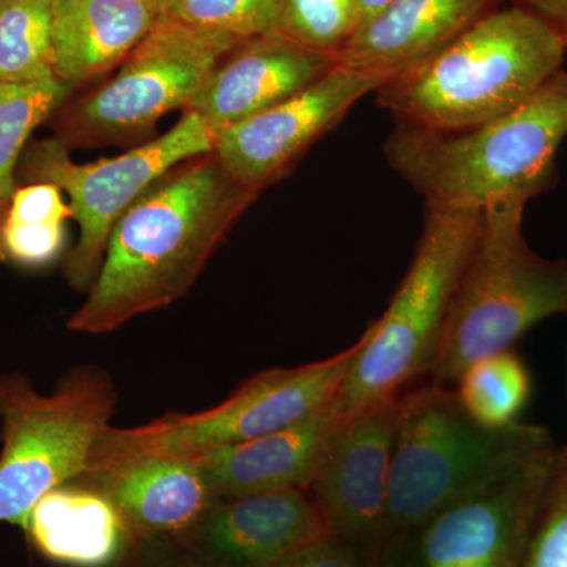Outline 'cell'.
Returning a JSON list of instances; mask_svg holds the SVG:
<instances>
[{
  "label": "cell",
  "mask_w": 567,
  "mask_h": 567,
  "mask_svg": "<svg viewBox=\"0 0 567 567\" xmlns=\"http://www.w3.org/2000/svg\"><path fill=\"white\" fill-rule=\"evenodd\" d=\"M257 196L213 151L178 164L115 224L99 275L66 328L107 334L177 303Z\"/></svg>",
  "instance_id": "6da1fadb"
},
{
  "label": "cell",
  "mask_w": 567,
  "mask_h": 567,
  "mask_svg": "<svg viewBox=\"0 0 567 567\" xmlns=\"http://www.w3.org/2000/svg\"><path fill=\"white\" fill-rule=\"evenodd\" d=\"M383 144L394 173L427 207L524 203L558 185L557 153L567 136V73L558 71L516 111L462 133L395 122Z\"/></svg>",
  "instance_id": "7a4b0ae2"
},
{
  "label": "cell",
  "mask_w": 567,
  "mask_h": 567,
  "mask_svg": "<svg viewBox=\"0 0 567 567\" xmlns=\"http://www.w3.org/2000/svg\"><path fill=\"white\" fill-rule=\"evenodd\" d=\"M567 44L524 6L495 9L450 47L374 93L395 122L462 133L516 111L558 71Z\"/></svg>",
  "instance_id": "3957f363"
},
{
  "label": "cell",
  "mask_w": 567,
  "mask_h": 567,
  "mask_svg": "<svg viewBox=\"0 0 567 567\" xmlns=\"http://www.w3.org/2000/svg\"><path fill=\"white\" fill-rule=\"evenodd\" d=\"M554 447L557 443L544 425L477 423L458 402L456 391L434 380L402 391L386 537L416 527L454 499Z\"/></svg>",
  "instance_id": "277c9868"
},
{
  "label": "cell",
  "mask_w": 567,
  "mask_h": 567,
  "mask_svg": "<svg viewBox=\"0 0 567 567\" xmlns=\"http://www.w3.org/2000/svg\"><path fill=\"white\" fill-rule=\"evenodd\" d=\"M484 210L427 207L423 233L390 306L369 324L331 410L338 421L431 375L447 315L475 251Z\"/></svg>",
  "instance_id": "5b68a950"
},
{
  "label": "cell",
  "mask_w": 567,
  "mask_h": 567,
  "mask_svg": "<svg viewBox=\"0 0 567 567\" xmlns=\"http://www.w3.org/2000/svg\"><path fill=\"white\" fill-rule=\"evenodd\" d=\"M525 207L484 208L480 238L429 375L434 382L456 385L470 365L513 349L537 323L567 316V257L547 259L528 245Z\"/></svg>",
  "instance_id": "8992f818"
},
{
  "label": "cell",
  "mask_w": 567,
  "mask_h": 567,
  "mask_svg": "<svg viewBox=\"0 0 567 567\" xmlns=\"http://www.w3.org/2000/svg\"><path fill=\"white\" fill-rule=\"evenodd\" d=\"M117 399L99 365L70 369L51 393L20 372L0 375V524L24 532L44 495L84 475Z\"/></svg>",
  "instance_id": "52a82bcc"
},
{
  "label": "cell",
  "mask_w": 567,
  "mask_h": 567,
  "mask_svg": "<svg viewBox=\"0 0 567 567\" xmlns=\"http://www.w3.org/2000/svg\"><path fill=\"white\" fill-rule=\"evenodd\" d=\"M361 344L363 336L322 361L259 372L221 404L200 412L166 413L137 427L107 425L85 473L141 458H199L281 431L334 401Z\"/></svg>",
  "instance_id": "ba28073f"
},
{
  "label": "cell",
  "mask_w": 567,
  "mask_h": 567,
  "mask_svg": "<svg viewBox=\"0 0 567 567\" xmlns=\"http://www.w3.org/2000/svg\"><path fill=\"white\" fill-rule=\"evenodd\" d=\"M241 41L164 17L114 76L55 111V140L69 151L140 141L164 115L188 110L213 69Z\"/></svg>",
  "instance_id": "9c48e42d"
},
{
  "label": "cell",
  "mask_w": 567,
  "mask_h": 567,
  "mask_svg": "<svg viewBox=\"0 0 567 567\" xmlns=\"http://www.w3.org/2000/svg\"><path fill=\"white\" fill-rule=\"evenodd\" d=\"M213 145L215 133L192 111H183L181 121L163 136L99 162H73L71 151L54 136L29 144L18 177L58 186L69 197L71 218L80 226L76 245L63 264L66 282L78 292L91 289L115 224L159 178L212 152Z\"/></svg>",
  "instance_id": "30bf717a"
},
{
  "label": "cell",
  "mask_w": 567,
  "mask_h": 567,
  "mask_svg": "<svg viewBox=\"0 0 567 567\" xmlns=\"http://www.w3.org/2000/svg\"><path fill=\"white\" fill-rule=\"evenodd\" d=\"M557 447L388 536L382 567H520Z\"/></svg>",
  "instance_id": "8fae6325"
},
{
  "label": "cell",
  "mask_w": 567,
  "mask_h": 567,
  "mask_svg": "<svg viewBox=\"0 0 567 567\" xmlns=\"http://www.w3.org/2000/svg\"><path fill=\"white\" fill-rule=\"evenodd\" d=\"M391 80L338 62L303 91L216 134L213 152L241 185L260 193L289 173L354 104Z\"/></svg>",
  "instance_id": "7c38bea8"
},
{
  "label": "cell",
  "mask_w": 567,
  "mask_h": 567,
  "mask_svg": "<svg viewBox=\"0 0 567 567\" xmlns=\"http://www.w3.org/2000/svg\"><path fill=\"white\" fill-rule=\"evenodd\" d=\"M399 395L339 421L309 487L331 536L374 557L386 539Z\"/></svg>",
  "instance_id": "4fadbf2b"
},
{
  "label": "cell",
  "mask_w": 567,
  "mask_h": 567,
  "mask_svg": "<svg viewBox=\"0 0 567 567\" xmlns=\"http://www.w3.org/2000/svg\"><path fill=\"white\" fill-rule=\"evenodd\" d=\"M338 65V55L312 50L279 32L238 43L218 62L188 110L218 134L259 114Z\"/></svg>",
  "instance_id": "5bb4252c"
},
{
  "label": "cell",
  "mask_w": 567,
  "mask_h": 567,
  "mask_svg": "<svg viewBox=\"0 0 567 567\" xmlns=\"http://www.w3.org/2000/svg\"><path fill=\"white\" fill-rule=\"evenodd\" d=\"M199 528L216 567H275L331 535L303 488L218 499Z\"/></svg>",
  "instance_id": "9a60e30c"
},
{
  "label": "cell",
  "mask_w": 567,
  "mask_h": 567,
  "mask_svg": "<svg viewBox=\"0 0 567 567\" xmlns=\"http://www.w3.org/2000/svg\"><path fill=\"white\" fill-rule=\"evenodd\" d=\"M502 0H394L354 29L338 52L349 69L386 76L431 61Z\"/></svg>",
  "instance_id": "2e32d148"
},
{
  "label": "cell",
  "mask_w": 567,
  "mask_h": 567,
  "mask_svg": "<svg viewBox=\"0 0 567 567\" xmlns=\"http://www.w3.org/2000/svg\"><path fill=\"white\" fill-rule=\"evenodd\" d=\"M76 481L103 492L130 532L144 537L199 528L218 502L194 458H141L93 470Z\"/></svg>",
  "instance_id": "e0dca14e"
},
{
  "label": "cell",
  "mask_w": 567,
  "mask_h": 567,
  "mask_svg": "<svg viewBox=\"0 0 567 567\" xmlns=\"http://www.w3.org/2000/svg\"><path fill=\"white\" fill-rule=\"evenodd\" d=\"M339 424L331 404L271 434L194 458L218 499L303 488L309 491Z\"/></svg>",
  "instance_id": "ac0fdd59"
},
{
  "label": "cell",
  "mask_w": 567,
  "mask_h": 567,
  "mask_svg": "<svg viewBox=\"0 0 567 567\" xmlns=\"http://www.w3.org/2000/svg\"><path fill=\"white\" fill-rule=\"evenodd\" d=\"M166 17V0H58L51 69L71 91L117 69Z\"/></svg>",
  "instance_id": "d6986e66"
},
{
  "label": "cell",
  "mask_w": 567,
  "mask_h": 567,
  "mask_svg": "<svg viewBox=\"0 0 567 567\" xmlns=\"http://www.w3.org/2000/svg\"><path fill=\"white\" fill-rule=\"evenodd\" d=\"M24 533L44 558L69 567L114 565L132 535L117 506L81 481L44 495Z\"/></svg>",
  "instance_id": "ffe728a7"
},
{
  "label": "cell",
  "mask_w": 567,
  "mask_h": 567,
  "mask_svg": "<svg viewBox=\"0 0 567 567\" xmlns=\"http://www.w3.org/2000/svg\"><path fill=\"white\" fill-rule=\"evenodd\" d=\"M70 218L69 200L58 186L44 182L17 185L0 238L3 262L24 268L54 264L65 251Z\"/></svg>",
  "instance_id": "44dd1931"
},
{
  "label": "cell",
  "mask_w": 567,
  "mask_h": 567,
  "mask_svg": "<svg viewBox=\"0 0 567 567\" xmlns=\"http://www.w3.org/2000/svg\"><path fill=\"white\" fill-rule=\"evenodd\" d=\"M458 402L466 413L487 427L518 423L533 393L527 364L513 349L470 365L456 382Z\"/></svg>",
  "instance_id": "7402d4cb"
},
{
  "label": "cell",
  "mask_w": 567,
  "mask_h": 567,
  "mask_svg": "<svg viewBox=\"0 0 567 567\" xmlns=\"http://www.w3.org/2000/svg\"><path fill=\"white\" fill-rule=\"evenodd\" d=\"M58 0H0V81L50 76Z\"/></svg>",
  "instance_id": "603a6c76"
},
{
  "label": "cell",
  "mask_w": 567,
  "mask_h": 567,
  "mask_svg": "<svg viewBox=\"0 0 567 567\" xmlns=\"http://www.w3.org/2000/svg\"><path fill=\"white\" fill-rule=\"evenodd\" d=\"M71 89L54 74L25 82L0 81V183L17 188L18 166L33 132L50 122Z\"/></svg>",
  "instance_id": "cb8c5ba5"
},
{
  "label": "cell",
  "mask_w": 567,
  "mask_h": 567,
  "mask_svg": "<svg viewBox=\"0 0 567 567\" xmlns=\"http://www.w3.org/2000/svg\"><path fill=\"white\" fill-rule=\"evenodd\" d=\"M357 28L354 0H278L276 32L338 55Z\"/></svg>",
  "instance_id": "d4e9b609"
},
{
  "label": "cell",
  "mask_w": 567,
  "mask_h": 567,
  "mask_svg": "<svg viewBox=\"0 0 567 567\" xmlns=\"http://www.w3.org/2000/svg\"><path fill=\"white\" fill-rule=\"evenodd\" d=\"M166 17L248 40L276 32L278 0H166Z\"/></svg>",
  "instance_id": "484cf974"
},
{
  "label": "cell",
  "mask_w": 567,
  "mask_h": 567,
  "mask_svg": "<svg viewBox=\"0 0 567 567\" xmlns=\"http://www.w3.org/2000/svg\"><path fill=\"white\" fill-rule=\"evenodd\" d=\"M520 567H567V445L555 454Z\"/></svg>",
  "instance_id": "4316f807"
},
{
  "label": "cell",
  "mask_w": 567,
  "mask_h": 567,
  "mask_svg": "<svg viewBox=\"0 0 567 567\" xmlns=\"http://www.w3.org/2000/svg\"><path fill=\"white\" fill-rule=\"evenodd\" d=\"M275 567H382L379 559L334 536L301 548Z\"/></svg>",
  "instance_id": "83f0119b"
},
{
  "label": "cell",
  "mask_w": 567,
  "mask_h": 567,
  "mask_svg": "<svg viewBox=\"0 0 567 567\" xmlns=\"http://www.w3.org/2000/svg\"><path fill=\"white\" fill-rule=\"evenodd\" d=\"M520 6L550 22L567 44V0H520Z\"/></svg>",
  "instance_id": "f1b7e54d"
},
{
  "label": "cell",
  "mask_w": 567,
  "mask_h": 567,
  "mask_svg": "<svg viewBox=\"0 0 567 567\" xmlns=\"http://www.w3.org/2000/svg\"><path fill=\"white\" fill-rule=\"evenodd\" d=\"M391 2L394 0H354L357 3V28L386 9Z\"/></svg>",
  "instance_id": "f546056e"
},
{
  "label": "cell",
  "mask_w": 567,
  "mask_h": 567,
  "mask_svg": "<svg viewBox=\"0 0 567 567\" xmlns=\"http://www.w3.org/2000/svg\"><path fill=\"white\" fill-rule=\"evenodd\" d=\"M14 189L0 183V238H2L3 221H6L7 208H9L11 194ZM2 251H0V264H2Z\"/></svg>",
  "instance_id": "4dcf8cb0"
},
{
  "label": "cell",
  "mask_w": 567,
  "mask_h": 567,
  "mask_svg": "<svg viewBox=\"0 0 567 567\" xmlns=\"http://www.w3.org/2000/svg\"><path fill=\"white\" fill-rule=\"evenodd\" d=\"M173 567H216V566H213V565H200V563L188 561V563H181V565H175Z\"/></svg>",
  "instance_id": "1f68e13d"
}]
</instances>
